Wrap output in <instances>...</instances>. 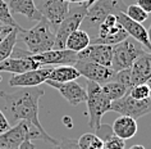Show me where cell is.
<instances>
[{
  "label": "cell",
  "instance_id": "603a6c76",
  "mask_svg": "<svg viewBox=\"0 0 151 149\" xmlns=\"http://www.w3.org/2000/svg\"><path fill=\"white\" fill-rule=\"evenodd\" d=\"M21 28H14L12 32H9L4 39L0 41V63L4 62L5 59H8L9 57L12 55L13 49L17 45L18 31H19Z\"/></svg>",
  "mask_w": 151,
  "mask_h": 149
},
{
  "label": "cell",
  "instance_id": "f1b7e54d",
  "mask_svg": "<svg viewBox=\"0 0 151 149\" xmlns=\"http://www.w3.org/2000/svg\"><path fill=\"white\" fill-rule=\"evenodd\" d=\"M126 148V140L115 136L114 134L104 141V149H124Z\"/></svg>",
  "mask_w": 151,
  "mask_h": 149
},
{
  "label": "cell",
  "instance_id": "ac0fdd59",
  "mask_svg": "<svg viewBox=\"0 0 151 149\" xmlns=\"http://www.w3.org/2000/svg\"><path fill=\"white\" fill-rule=\"evenodd\" d=\"M8 7L12 14H21V16L28 18L29 21L36 22L42 20V16H41L39 8L35 4V0H10L8 3Z\"/></svg>",
  "mask_w": 151,
  "mask_h": 149
},
{
  "label": "cell",
  "instance_id": "836d02e7",
  "mask_svg": "<svg viewBox=\"0 0 151 149\" xmlns=\"http://www.w3.org/2000/svg\"><path fill=\"white\" fill-rule=\"evenodd\" d=\"M18 149H36V147H35V144H33L31 140H26V141H23V143L21 144V147Z\"/></svg>",
  "mask_w": 151,
  "mask_h": 149
},
{
  "label": "cell",
  "instance_id": "30bf717a",
  "mask_svg": "<svg viewBox=\"0 0 151 149\" xmlns=\"http://www.w3.org/2000/svg\"><path fill=\"white\" fill-rule=\"evenodd\" d=\"M31 58L39 64L40 67H46V66H52L55 64L59 66H74V63L78 60L77 53L68 50V49H51V50L40 53V54L31 55Z\"/></svg>",
  "mask_w": 151,
  "mask_h": 149
},
{
  "label": "cell",
  "instance_id": "5bb4252c",
  "mask_svg": "<svg viewBox=\"0 0 151 149\" xmlns=\"http://www.w3.org/2000/svg\"><path fill=\"white\" fill-rule=\"evenodd\" d=\"M111 54L113 47L105 44H90L87 48L77 53L78 59L88 60V62H93L106 67H110L111 64Z\"/></svg>",
  "mask_w": 151,
  "mask_h": 149
},
{
  "label": "cell",
  "instance_id": "5b68a950",
  "mask_svg": "<svg viewBox=\"0 0 151 149\" xmlns=\"http://www.w3.org/2000/svg\"><path fill=\"white\" fill-rule=\"evenodd\" d=\"M87 108H88V126L96 130L101 126V118L106 112H110L111 102L105 97L101 86L96 82H87Z\"/></svg>",
  "mask_w": 151,
  "mask_h": 149
},
{
  "label": "cell",
  "instance_id": "d6a6232c",
  "mask_svg": "<svg viewBox=\"0 0 151 149\" xmlns=\"http://www.w3.org/2000/svg\"><path fill=\"white\" fill-rule=\"evenodd\" d=\"M136 4L146 13H151V0H136Z\"/></svg>",
  "mask_w": 151,
  "mask_h": 149
},
{
  "label": "cell",
  "instance_id": "52a82bcc",
  "mask_svg": "<svg viewBox=\"0 0 151 149\" xmlns=\"http://www.w3.org/2000/svg\"><path fill=\"white\" fill-rule=\"evenodd\" d=\"M147 50L139 43L128 36L122 43L113 47L111 64L110 68L114 72H119L126 68H129L133 62Z\"/></svg>",
  "mask_w": 151,
  "mask_h": 149
},
{
  "label": "cell",
  "instance_id": "4dcf8cb0",
  "mask_svg": "<svg viewBox=\"0 0 151 149\" xmlns=\"http://www.w3.org/2000/svg\"><path fill=\"white\" fill-rule=\"evenodd\" d=\"M96 135L99 136L103 141H105V140L109 139V137L113 135L111 126H109V125H101L100 127L96 130Z\"/></svg>",
  "mask_w": 151,
  "mask_h": 149
},
{
  "label": "cell",
  "instance_id": "4fadbf2b",
  "mask_svg": "<svg viewBox=\"0 0 151 149\" xmlns=\"http://www.w3.org/2000/svg\"><path fill=\"white\" fill-rule=\"evenodd\" d=\"M45 84L58 90L59 94L73 107L80 105L81 103H86V100H87V91L76 81L62 84V82L51 81V80H46Z\"/></svg>",
  "mask_w": 151,
  "mask_h": 149
},
{
  "label": "cell",
  "instance_id": "2e32d148",
  "mask_svg": "<svg viewBox=\"0 0 151 149\" xmlns=\"http://www.w3.org/2000/svg\"><path fill=\"white\" fill-rule=\"evenodd\" d=\"M116 20H118V23L124 28V31L128 33V36L139 43L147 52L151 53V45L149 43V37H147V30L143 27L142 23L132 21L124 13L116 14Z\"/></svg>",
  "mask_w": 151,
  "mask_h": 149
},
{
  "label": "cell",
  "instance_id": "83f0119b",
  "mask_svg": "<svg viewBox=\"0 0 151 149\" xmlns=\"http://www.w3.org/2000/svg\"><path fill=\"white\" fill-rule=\"evenodd\" d=\"M128 95H131L133 99L137 100H145L149 99L151 95V89L149 84H139V85H134L128 90Z\"/></svg>",
  "mask_w": 151,
  "mask_h": 149
},
{
  "label": "cell",
  "instance_id": "cb8c5ba5",
  "mask_svg": "<svg viewBox=\"0 0 151 149\" xmlns=\"http://www.w3.org/2000/svg\"><path fill=\"white\" fill-rule=\"evenodd\" d=\"M100 86H101L103 93L105 94V97L110 102L118 100V99L123 98L126 94H128V87L124 86L123 84H120V82H116V81H109Z\"/></svg>",
  "mask_w": 151,
  "mask_h": 149
},
{
  "label": "cell",
  "instance_id": "d6986e66",
  "mask_svg": "<svg viewBox=\"0 0 151 149\" xmlns=\"http://www.w3.org/2000/svg\"><path fill=\"white\" fill-rule=\"evenodd\" d=\"M113 134L123 140L132 139L137 134V121L127 116H120L111 126Z\"/></svg>",
  "mask_w": 151,
  "mask_h": 149
},
{
  "label": "cell",
  "instance_id": "ab89813d",
  "mask_svg": "<svg viewBox=\"0 0 151 149\" xmlns=\"http://www.w3.org/2000/svg\"><path fill=\"white\" fill-rule=\"evenodd\" d=\"M0 25H1V23H0Z\"/></svg>",
  "mask_w": 151,
  "mask_h": 149
},
{
  "label": "cell",
  "instance_id": "ba28073f",
  "mask_svg": "<svg viewBox=\"0 0 151 149\" xmlns=\"http://www.w3.org/2000/svg\"><path fill=\"white\" fill-rule=\"evenodd\" d=\"M110 110L137 121L138 118L146 116L147 113H151V99L149 98L145 100H137L131 95L126 94L123 98L111 102Z\"/></svg>",
  "mask_w": 151,
  "mask_h": 149
},
{
  "label": "cell",
  "instance_id": "3957f363",
  "mask_svg": "<svg viewBox=\"0 0 151 149\" xmlns=\"http://www.w3.org/2000/svg\"><path fill=\"white\" fill-rule=\"evenodd\" d=\"M18 37L24 44L26 50L29 52L32 55L54 49L55 33L52 32L50 23L44 18L37 22V25H35L32 28H21L18 31Z\"/></svg>",
  "mask_w": 151,
  "mask_h": 149
},
{
  "label": "cell",
  "instance_id": "f546056e",
  "mask_svg": "<svg viewBox=\"0 0 151 149\" xmlns=\"http://www.w3.org/2000/svg\"><path fill=\"white\" fill-rule=\"evenodd\" d=\"M54 149H81L76 139H67L64 137L54 145Z\"/></svg>",
  "mask_w": 151,
  "mask_h": 149
},
{
  "label": "cell",
  "instance_id": "8992f818",
  "mask_svg": "<svg viewBox=\"0 0 151 149\" xmlns=\"http://www.w3.org/2000/svg\"><path fill=\"white\" fill-rule=\"evenodd\" d=\"M92 3V0L82 4H77L73 9L69 8V13L64 18V21L60 23L55 30V43H54V49L60 50V49H65V41L69 37L70 33L80 30L83 22L86 13H87L88 5Z\"/></svg>",
  "mask_w": 151,
  "mask_h": 149
},
{
  "label": "cell",
  "instance_id": "ffe728a7",
  "mask_svg": "<svg viewBox=\"0 0 151 149\" xmlns=\"http://www.w3.org/2000/svg\"><path fill=\"white\" fill-rule=\"evenodd\" d=\"M78 77H81V75L74 66H56L52 67L47 80L63 84V82L76 81Z\"/></svg>",
  "mask_w": 151,
  "mask_h": 149
},
{
  "label": "cell",
  "instance_id": "d590c367",
  "mask_svg": "<svg viewBox=\"0 0 151 149\" xmlns=\"http://www.w3.org/2000/svg\"><path fill=\"white\" fill-rule=\"evenodd\" d=\"M129 149H145V147H142V145H139V144H136V145L129 147Z\"/></svg>",
  "mask_w": 151,
  "mask_h": 149
},
{
  "label": "cell",
  "instance_id": "e575fe53",
  "mask_svg": "<svg viewBox=\"0 0 151 149\" xmlns=\"http://www.w3.org/2000/svg\"><path fill=\"white\" fill-rule=\"evenodd\" d=\"M67 3H77V4H82V3H86V1H90V0H64Z\"/></svg>",
  "mask_w": 151,
  "mask_h": 149
},
{
  "label": "cell",
  "instance_id": "f35d334b",
  "mask_svg": "<svg viewBox=\"0 0 151 149\" xmlns=\"http://www.w3.org/2000/svg\"><path fill=\"white\" fill-rule=\"evenodd\" d=\"M92 1H95V0H92Z\"/></svg>",
  "mask_w": 151,
  "mask_h": 149
},
{
  "label": "cell",
  "instance_id": "d4e9b609",
  "mask_svg": "<svg viewBox=\"0 0 151 149\" xmlns=\"http://www.w3.org/2000/svg\"><path fill=\"white\" fill-rule=\"evenodd\" d=\"M77 143L81 149H104V141L92 132H86L81 135Z\"/></svg>",
  "mask_w": 151,
  "mask_h": 149
},
{
  "label": "cell",
  "instance_id": "277c9868",
  "mask_svg": "<svg viewBox=\"0 0 151 149\" xmlns=\"http://www.w3.org/2000/svg\"><path fill=\"white\" fill-rule=\"evenodd\" d=\"M127 4L124 0H95L87 8V13L82 25H86L88 30H93L97 32L100 23L109 14L126 13Z\"/></svg>",
  "mask_w": 151,
  "mask_h": 149
},
{
  "label": "cell",
  "instance_id": "7c38bea8",
  "mask_svg": "<svg viewBox=\"0 0 151 149\" xmlns=\"http://www.w3.org/2000/svg\"><path fill=\"white\" fill-rule=\"evenodd\" d=\"M52 70V66L46 67H39L36 70L27 71L21 75H13L9 78V86L10 87H36L45 84V81L49 78V75Z\"/></svg>",
  "mask_w": 151,
  "mask_h": 149
},
{
  "label": "cell",
  "instance_id": "6da1fadb",
  "mask_svg": "<svg viewBox=\"0 0 151 149\" xmlns=\"http://www.w3.org/2000/svg\"><path fill=\"white\" fill-rule=\"evenodd\" d=\"M44 89L36 87H19L12 93L1 91L3 113L10 118V121H27L39 130H45L39 120V102L44 95Z\"/></svg>",
  "mask_w": 151,
  "mask_h": 149
},
{
  "label": "cell",
  "instance_id": "9c48e42d",
  "mask_svg": "<svg viewBox=\"0 0 151 149\" xmlns=\"http://www.w3.org/2000/svg\"><path fill=\"white\" fill-rule=\"evenodd\" d=\"M74 67L78 70L81 76L86 77L88 81L99 84V85H104V84L111 81L115 75V72L110 67L101 66V64L88 62V60L78 59L74 63Z\"/></svg>",
  "mask_w": 151,
  "mask_h": 149
},
{
  "label": "cell",
  "instance_id": "484cf974",
  "mask_svg": "<svg viewBox=\"0 0 151 149\" xmlns=\"http://www.w3.org/2000/svg\"><path fill=\"white\" fill-rule=\"evenodd\" d=\"M0 23L13 28H21V26L17 23L10 13L8 3H5L4 0H0Z\"/></svg>",
  "mask_w": 151,
  "mask_h": 149
},
{
  "label": "cell",
  "instance_id": "7a4b0ae2",
  "mask_svg": "<svg viewBox=\"0 0 151 149\" xmlns=\"http://www.w3.org/2000/svg\"><path fill=\"white\" fill-rule=\"evenodd\" d=\"M26 140H44L52 145L58 143L45 130H39L27 121H18L13 127L0 134V149H18Z\"/></svg>",
  "mask_w": 151,
  "mask_h": 149
},
{
  "label": "cell",
  "instance_id": "8d00e7d4",
  "mask_svg": "<svg viewBox=\"0 0 151 149\" xmlns=\"http://www.w3.org/2000/svg\"><path fill=\"white\" fill-rule=\"evenodd\" d=\"M147 37H149V43H150V45H151V25H150L149 30H147Z\"/></svg>",
  "mask_w": 151,
  "mask_h": 149
},
{
  "label": "cell",
  "instance_id": "8fae6325",
  "mask_svg": "<svg viewBox=\"0 0 151 149\" xmlns=\"http://www.w3.org/2000/svg\"><path fill=\"white\" fill-rule=\"evenodd\" d=\"M70 4L64 0H41L40 13L51 27H58L69 13Z\"/></svg>",
  "mask_w": 151,
  "mask_h": 149
},
{
  "label": "cell",
  "instance_id": "7402d4cb",
  "mask_svg": "<svg viewBox=\"0 0 151 149\" xmlns=\"http://www.w3.org/2000/svg\"><path fill=\"white\" fill-rule=\"evenodd\" d=\"M128 37V33L124 31V28L120 26L119 23L115 26L113 30H110L106 35H104L103 37H95L91 44H105V45H110V47H114V45L122 43L123 40H126Z\"/></svg>",
  "mask_w": 151,
  "mask_h": 149
},
{
  "label": "cell",
  "instance_id": "9a60e30c",
  "mask_svg": "<svg viewBox=\"0 0 151 149\" xmlns=\"http://www.w3.org/2000/svg\"><path fill=\"white\" fill-rule=\"evenodd\" d=\"M131 87L139 84H147L151 78V53L146 52L139 55L129 67Z\"/></svg>",
  "mask_w": 151,
  "mask_h": 149
},
{
  "label": "cell",
  "instance_id": "e0dca14e",
  "mask_svg": "<svg viewBox=\"0 0 151 149\" xmlns=\"http://www.w3.org/2000/svg\"><path fill=\"white\" fill-rule=\"evenodd\" d=\"M40 66L33 60L31 57L28 58H14L9 57L4 62L0 63V72H9L13 75H21L27 71L36 70Z\"/></svg>",
  "mask_w": 151,
  "mask_h": 149
},
{
  "label": "cell",
  "instance_id": "4316f807",
  "mask_svg": "<svg viewBox=\"0 0 151 149\" xmlns=\"http://www.w3.org/2000/svg\"><path fill=\"white\" fill-rule=\"evenodd\" d=\"M126 16L128 18H131L132 21L137 22V23H143L147 17H149V13H146L145 10H142L137 4H131V5H127V9H126Z\"/></svg>",
  "mask_w": 151,
  "mask_h": 149
},
{
  "label": "cell",
  "instance_id": "1f68e13d",
  "mask_svg": "<svg viewBox=\"0 0 151 149\" xmlns=\"http://www.w3.org/2000/svg\"><path fill=\"white\" fill-rule=\"evenodd\" d=\"M9 127H10V124H9L8 118H6V116L3 113V110L0 109V134L5 132Z\"/></svg>",
  "mask_w": 151,
  "mask_h": 149
},
{
  "label": "cell",
  "instance_id": "74e56055",
  "mask_svg": "<svg viewBox=\"0 0 151 149\" xmlns=\"http://www.w3.org/2000/svg\"><path fill=\"white\" fill-rule=\"evenodd\" d=\"M147 84H149V86H150V89H151V78H150V81L147 82ZM150 99H151V95H150Z\"/></svg>",
  "mask_w": 151,
  "mask_h": 149
},
{
  "label": "cell",
  "instance_id": "44dd1931",
  "mask_svg": "<svg viewBox=\"0 0 151 149\" xmlns=\"http://www.w3.org/2000/svg\"><path fill=\"white\" fill-rule=\"evenodd\" d=\"M90 44H91L90 35L86 31L80 28L69 35V37H68L65 41V49L72 50L74 53H80L81 50H83L85 48H87Z\"/></svg>",
  "mask_w": 151,
  "mask_h": 149
}]
</instances>
